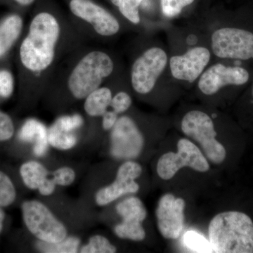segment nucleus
<instances>
[{
  "label": "nucleus",
  "mask_w": 253,
  "mask_h": 253,
  "mask_svg": "<svg viewBox=\"0 0 253 253\" xmlns=\"http://www.w3.org/2000/svg\"><path fill=\"white\" fill-rule=\"evenodd\" d=\"M56 183L54 182L53 178H48L47 179L41 186L38 191H39L40 194L42 196H50L54 192L55 189L56 187Z\"/></svg>",
  "instance_id": "nucleus-34"
},
{
  "label": "nucleus",
  "mask_w": 253,
  "mask_h": 253,
  "mask_svg": "<svg viewBox=\"0 0 253 253\" xmlns=\"http://www.w3.org/2000/svg\"><path fill=\"white\" fill-rule=\"evenodd\" d=\"M76 176L74 169L65 166L55 170L53 173L52 178L56 185L68 186L74 182Z\"/></svg>",
  "instance_id": "nucleus-28"
},
{
  "label": "nucleus",
  "mask_w": 253,
  "mask_h": 253,
  "mask_svg": "<svg viewBox=\"0 0 253 253\" xmlns=\"http://www.w3.org/2000/svg\"><path fill=\"white\" fill-rule=\"evenodd\" d=\"M16 199V190L7 174L0 170V207L5 208L14 204Z\"/></svg>",
  "instance_id": "nucleus-24"
},
{
  "label": "nucleus",
  "mask_w": 253,
  "mask_h": 253,
  "mask_svg": "<svg viewBox=\"0 0 253 253\" xmlns=\"http://www.w3.org/2000/svg\"><path fill=\"white\" fill-rule=\"evenodd\" d=\"M18 138L23 142H34L33 153L38 157L46 154L49 145L48 129L36 119H29L25 122L18 132Z\"/></svg>",
  "instance_id": "nucleus-15"
},
{
  "label": "nucleus",
  "mask_w": 253,
  "mask_h": 253,
  "mask_svg": "<svg viewBox=\"0 0 253 253\" xmlns=\"http://www.w3.org/2000/svg\"><path fill=\"white\" fill-rule=\"evenodd\" d=\"M249 80V72L244 68L217 63L201 74L199 88L203 94L210 96L224 86L244 85Z\"/></svg>",
  "instance_id": "nucleus-12"
},
{
  "label": "nucleus",
  "mask_w": 253,
  "mask_h": 253,
  "mask_svg": "<svg viewBox=\"0 0 253 253\" xmlns=\"http://www.w3.org/2000/svg\"><path fill=\"white\" fill-rule=\"evenodd\" d=\"M184 243L190 249L199 253H213L212 247L206 238L195 231H188L184 236Z\"/></svg>",
  "instance_id": "nucleus-26"
},
{
  "label": "nucleus",
  "mask_w": 253,
  "mask_h": 253,
  "mask_svg": "<svg viewBox=\"0 0 253 253\" xmlns=\"http://www.w3.org/2000/svg\"><path fill=\"white\" fill-rule=\"evenodd\" d=\"M167 63L168 56L164 50L158 47L146 50L134 61L131 68L133 89L141 94L151 92Z\"/></svg>",
  "instance_id": "nucleus-8"
},
{
  "label": "nucleus",
  "mask_w": 253,
  "mask_h": 253,
  "mask_svg": "<svg viewBox=\"0 0 253 253\" xmlns=\"http://www.w3.org/2000/svg\"><path fill=\"white\" fill-rule=\"evenodd\" d=\"M15 1L23 6H28V5L33 4L35 0H15Z\"/></svg>",
  "instance_id": "nucleus-36"
},
{
  "label": "nucleus",
  "mask_w": 253,
  "mask_h": 253,
  "mask_svg": "<svg viewBox=\"0 0 253 253\" xmlns=\"http://www.w3.org/2000/svg\"><path fill=\"white\" fill-rule=\"evenodd\" d=\"M183 168L206 172L210 170L207 158L196 144L187 139L178 141L177 152L163 154L158 161L157 172L163 180H169Z\"/></svg>",
  "instance_id": "nucleus-6"
},
{
  "label": "nucleus",
  "mask_w": 253,
  "mask_h": 253,
  "mask_svg": "<svg viewBox=\"0 0 253 253\" xmlns=\"http://www.w3.org/2000/svg\"><path fill=\"white\" fill-rule=\"evenodd\" d=\"M185 201L172 194L163 195L158 201L156 215L158 230L163 238L176 240L184 226Z\"/></svg>",
  "instance_id": "nucleus-11"
},
{
  "label": "nucleus",
  "mask_w": 253,
  "mask_h": 253,
  "mask_svg": "<svg viewBox=\"0 0 253 253\" xmlns=\"http://www.w3.org/2000/svg\"><path fill=\"white\" fill-rule=\"evenodd\" d=\"M194 1V0H161V10L166 17H175L185 6Z\"/></svg>",
  "instance_id": "nucleus-27"
},
{
  "label": "nucleus",
  "mask_w": 253,
  "mask_h": 253,
  "mask_svg": "<svg viewBox=\"0 0 253 253\" xmlns=\"http://www.w3.org/2000/svg\"><path fill=\"white\" fill-rule=\"evenodd\" d=\"M183 133L197 141L211 162L222 164L227 157L225 146L217 139V132L212 118L203 111H191L186 113L181 123Z\"/></svg>",
  "instance_id": "nucleus-4"
},
{
  "label": "nucleus",
  "mask_w": 253,
  "mask_h": 253,
  "mask_svg": "<svg viewBox=\"0 0 253 253\" xmlns=\"http://www.w3.org/2000/svg\"><path fill=\"white\" fill-rule=\"evenodd\" d=\"M84 121L80 115L76 114L73 116H63L56 121L55 124L57 125L60 129L67 132H73L76 129L81 127Z\"/></svg>",
  "instance_id": "nucleus-29"
},
{
  "label": "nucleus",
  "mask_w": 253,
  "mask_h": 253,
  "mask_svg": "<svg viewBox=\"0 0 253 253\" xmlns=\"http://www.w3.org/2000/svg\"><path fill=\"white\" fill-rule=\"evenodd\" d=\"M23 28V20L13 14L0 23V57L6 54L17 41Z\"/></svg>",
  "instance_id": "nucleus-17"
},
{
  "label": "nucleus",
  "mask_w": 253,
  "mask_h": 253,
  "mask_svg": "<svg viewBox=\"0 0 253 253\" xmlns=\"http://www.w3.org/2000/svg\"><path fill=\"white\" fill-rule=\"evenodd\" d=\"M114 232L118 238L122 239L141 241L146 238V231L142 225H129L121 222L115 226Z\"/></svg>",
  "instance_id": "nucleus-25"
},
{
  "label": "nucleus",
  "mask_w": 253,
  "mask_h": 253,
  "mask_svg": "<svg viewBox=\"0 0 253 253\" xmlns=\"http://www.w3.org/2000/svg\"><path fill=\"white\" fill-rule=\"evenodd\" d=\"M81 239L75 236H67L61 242L49 244L39 241L36 246L41 252L46 253H76L80 251Z\"/></svg>",
  "instance_id": "nucleus-21"
},
{
  "label": "nucleus",
  "mask_w": 253,
  "mask_h": 253,
  "mask_svg": "<svg viewBox=\"0 0 253 253\" xmlns=\"http://www.w3.org/2000/svg\"><path fill=\"white\" fill-rule=\"evenodd\" d=\"M14 78L11 73L6 70H0V96L9 97L14 91Z\"/></svg>",
  "instance_id": "nucleus-32"
},
{
  "label": "nucleus",
  "mask_w": 253,
  "mask_h": 253,
  "mask_svg": "<svg viewBox=\"0 0 253 253\" xmlns=\"http://www.w3.org/2000/svg\"><path fill=\"white\" fill-rule=\"evenodd\" d=\"M142 173L141 165L135 161H126L118 168L116 179L99 189L95 195V201L99 206H107L113 201L129 194H136L139 185L136 181Z\"/></svg>",
  "instance_id": "nucleus-10"
},
{
  "label": "nucleus",
  "mask_w": 253,
  "mask_h": 253,
  "mask_svg": "<svg viewBox=\"0 0 253 253\" xmlns=\"http://www.w3.org/2000/svg\"><path fill=\"white\" fill-rule=\"evenodd\" d=\"M14 134V125L9 115L0 111V142L9 140Z\"/></svg>",
  "instance_id": "nucleus-30"
},
{
  "label": "nucleus",
  "mask_w": 253,
  "mask_h": 253,
  "mask_svg": "<svg viewBox=\"0 0 253 253\" xmlns=\"http://www.w3.org/2000/svg\"><path fill=\"white\" fill-rule=\"evenodd\" d=\"M211 59L209 50L203 46L192 48L185 54L174 56L169 60L173 77L193 83L204 72Z\"/></svg>",
  "instance_id": "nucleus-14"
},
{
  "label": "nucleus",
  "mask_w": 253,
  "mask_h": 253,
  "mask_svg": "<svg viewBox=\"0 0 253 253\" xmlns=\"http://www.w3.org/2000/svg\"><path fill=\"white\" fill-rule=\"evenodd\" d=\"M114 65L111 57L100 51L88 53L79 61L68 78V87L77 99H84L101 86L112 73Z\"/></svg>",
  "instance_id": "nucleus-3"
},
{
  "label": "nucleus",
  "mask_w": 253,
  "mask_h": 253,
  "mask_svg": "<svg viewBox=\"0 0 253 253\" xmlns=\"http://www.w3.org/2000/svg\"><path fill=\"white\" fill-rule=\"evenodd\" d=\"M21 212L28 230L39 241L56 244L67 237L66 226L41 201H24L21 205Z\"/></svg>",
  "instance_id": "nucleus-5"
},
{
  "label": "nucleus",
  "mask_w": 253,
  "mask_h": 253,
  "mask_svg": "<svg viewBox=\"0 0 253 253\" xmlns=\"http://www.w3.org/2000/svg\"><path fill=\"white\" fill-rule=\"evenodd\" d=\"M251 98H252V100L253 101V83L252 86H251Z\"/></svg>",
  "instance_id": "nucleus-37"
},
{
  "label": "nucleus",
  "mask_w": 253,
  "mask_h": 253,
  "mask_svg": "<svg viewBox=\"0 0 253 253\" xmlns=\"http://www.w3.org/2000/svg\"><path fill=\"white\" fill-rule=\"evenodd\" d=\"M208 236L214 253H253V219L244 211H224L214 216Z\"/></svg>",
  "instance_id": "nucleus-2"
},
{
  "label": "nucleus",
  "mask_w": 253,
  "mask_h": 253,
  "mask_svg": "<svg viewBox=\"0 0 253 253\" xmlns=\"http://www.w3.org/2000/svg\"><path fill=\"white\" fill-rule=\"evenodd\" d=\"M117 113L115 111H107L103 115L102 126L105 130H110L116 125L118 119Z\"/></svg>",
  "instance_id": "nucleus-33"
},
{
  "label": "nucleus",
  "mask_w": 253,
  "mask_h": 253,
  "mask_svg": "<svg viewBox=\"0 0 253 253\" xmlns=\"http://www.w3.org/2000/svg\"><path fill=\"white\" fill-rule=\"evenodd\" d=\"M5 219V213L3 211L2 208L0 207V234L3 230L4 226V221Z\"/></svg>",
  "instance_id": "nucleus-35"
},
{
  "label": "nucleus",
  "mask_w": 253,
  "mask_h": 253,
  "mask_svg": "<svg viewBox=\"0 0 253 253\" xmlns=\"http://www.w3.org/2000/svg\"><path fill=\"white\" fill-rule=\"evenodd\" d=\"M60 33L59 23L52 14L36 15L20 47V58L25 68L32 72H41L49 67L54 61Z\"/></svg>",
  "instance_id": "nucleus-1"
},
{
  "label": "nucleus",
  "mask_w": 253,
  "mask_h": 253,
  "mask_svg": "<svg viewBox=\"0 0 253 253\" xmlns=\"http://www.w3.org/2000/svg\"><path fill=\"white\" fill-rule=\"evenodd\" d=\"M144 138L137 125L128 116L118 118L111 129V156L117 159H136L142 152Z\"/></svg>",
  "instance_id": "nucleus-9"
},
{
  "label": "nucleus",
  "mask_w": 253,
  "mask_h": 253,
  "mask_svg": "<svg viewBox=\"0 0 253 253\" xmlns=\"http://www.w3.org/2000/svg\"><path fill=\"white\" fill-rule=\"evenodd\" d=\"M70 9L75 16L90 23L100 36H111L119 31L118 20L91 0H71Z\"/></svg>",
  "instance_id": "nucleus-13"
},
{
  "label": "nucleus",
  "mask_w": 253,
  "mask_h": 253,
  "mask_svg": "<svg viewBox=\"0 0 253 253\" xmlns=\"http://www.w3.org/2000/svg\"><path fill=\"white\" fill-rule=\"evenodd\" d=\"M131 98L127 93L120 91L112 98L111 106L117 114L126 112L130 108Z\"/></svg>",
  "instance_id": "nucleus-31"
},
{
  "label": "nucleus",
  "mask_w": 253,
  "mask_h": 253,
  "mask_svg": "<svg viewBox=\"0 0 253 253\" xmlns=\"http://www.w3.org/2000/svg\"><path fill=\"white\" fill-rule=\"evenodd\" d=\"M112 98L111 89L107 87H99L85 98L84 111L91 117L102 116L111 106Z\"/></svg>",
  "instance_id": "nucleus-18"
},
{
  "label": "nucleus",
  "mask_w": 253,
  "mask_h": 253,
  "mask_svg": "<svg viewBox=\"0 0 253 253\" xmlns=\"http://www.w3.org/2000/svg\"><path fill=\"white\" fill-rule=\"evenodd\" d=\"M82 253H115L117 252L116 246L104 236L95 235L91 236L87 244L80 249Z\"/></svg>",
  "instance_id": "nucleus-22"
},
{
  "label": "nucleus",
  "mask_w": 253,
  "mask_h": 253,
  "mask_svg": "<svg viewBox=\"0 0 253 253\" xmlns=\"http://www.w3.org/2000/svg\"><path fill=\"white\" fill-rule=\"evenodd\" d=\"M212 49L222 59H253V33L239 28H222L213 33Z\"/></svg>",
  "instance_id": "nucleus-7"
},
{
  "label": "nucleus",
  "mask_w": 253,
  "mask_h": 253,
  "mask_svg": "<svg viewBox=\"0 0 253 253\" xmlns=\"http://www.w3.org/2000/svg\"><path fill=\"white\" fill-rule=\"evenodd\" d=\"M20 174L26 187L38 190L49 178V172L41 163L30 161L21 165Z\"/></svg>",
  "instance_id": "nucleus-19"
},
{
  "label": "nucleus",
  "mask_w": 253,
  "mask_h": 253,
  "mask_svg": "<svg viewBox=\"0 0 253 253\" xmlns=\"http://www.w3.org/2000/svg\"><path fill=\"white\" fill-rule=\"evenodd\" d=\"M48 141L55 149L66 151L75 147L78 143V137L73 132L63 131L54 124L48 129Z\"/></svg>",
  "instance_id": "nucleus-20"
},
{
  "label": "nucleus",
  "mask_w": 253,
  "mask_h": 253,
  "mask_svg": "<svg viewBox=\"0 0 253 253\" xmlns=\"http://www.w3.org/2000/svg\"><path fill=\"white\" fill-rule=\"evenodd\" d=\"M120 12L134 24L140 22L139 7L144 0H111Z\"/></svg>",
  "instance_id": "nucleus-23"
},
{
  "label": "nucleus",
  "mask_w": 253,
  "mask_h": 253,
  "mask_svg": "<svg viewBox=\"0 0 253 253\" xmlns=\"http://www.w3.org/2000/svg\"><path fill=\"white\" fill-rule=\"evenodd\" d=\"M116 208L124 224L140 225L147 217V211L144 204L141 199L134 196L121 201Z\"/></svg>",
  "instance_id": "nucleus-16"
}]
</instances>
